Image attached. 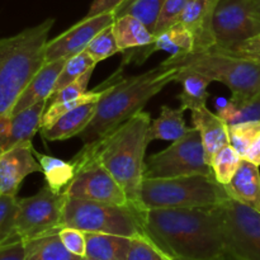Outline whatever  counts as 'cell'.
I'll list each match as a JSON object with an SVG mask.
<instances>
[{
  "label": "cell",
  "mask_w": 260,
  "mask_h": 260,
  "mask_svg": "<svg viewBox=\"0 0 260 260\" xmlns=\"http://www.w3.org/2000/svg\"><path fill=\"white\" fill-rule=\"evenodd\" d=\"M218 206L146 210L145 233L174 260L215 259L226 249Z\"/></svg>",
  "instance_id": "cell-1"
},
{
  "label": "cell",
  "mask_w": 260,
  "mask_h": 260,
  "mask_svg": "<svg viewBox=\"0 0 260 260\" xmlns=\"http://www.w3.org/2000/svg\"><path fill=\"white\" fill-rule=\"evenodd\" d=\"M150 124V114L141 111L102 139L84 145L80 150L103 165L121 185L129 203L140 211H146L141 203V187Z\"/></svg>",
  "instance_id": "cell-2"
},
{
  "label": "cell",
  "mask_w": 260,
  "mask_h": 260,
  "mask_svg": "<svg viewBox=\"0 0 260 260\" xmlns=\"http://www.w3.org/2000/svg\"><path fill=\"white\" fill-rule=\"evenodd\" d=\"M179 69L160 63L156 68L119 80L98 102L94 118L79 136L89 145L116 129L142 111L147 102L170 83H174Z\"/></svg>",
  "instance_id": "cell-3"
},
{
  "label": "cell",
  "mask_w": 260,
  "mask_h": 260,
  "mask_svg": "<svg viewBox=\"0 0 260 260\" xmlns=\"http://www.w3.org/2000/svg\"><path fill=\"white\" fill-rule=\"evenodd\" d=\"M55 19L0 40V123L12 116L20 94L45 65V47Z\"/></svg>",
  "instance_id": "cell-4"
},
{
  "label": "cell",
  "mask_w": 260,
  "mask_h": 260,
  "mask_svg": "<svg viewBox=\"0 0 260 260\" xmlns=\"http://www.w3.org/2000/svg\"><path fill=\"white\" fill-rule=\"evenodd\" d=\"M161 63L179 70H192L225 84L231 99L241 104L260 93V65L246 58L217 50L197 51L183 56H169Z\"/></svg>",
  "instance_id": "cell-5"
},
{
  "label": "cell",
  "mask_w": 260,
  "mask_h": 260,
  "mask_svg": "<svg viewBox=\"0 0 260 260\" xmlns=\"http://www.w3.org/2000/svg\"><path fill=\"white\" fill-rule=\"evenodd\" d=\"M229 198L225 187L211 175L144 179L141 187L145 210L216 207Z\"/></svg>",
  "instance_id": "cell-6"
},
{
  "label": "cell",
  "mask_w": 260,
  "mask_h": 260,
  "mask_svg": "<svg viewBox=\"0 0 260 260\" xmlns=\"http://www.w3.org/2000/svg\"><path fill=\"white\" fill-rule=\"evenodd\" d=\"M145 212L146 211H140L134 206L106 205L68 197L62 228H74L84 233L135 238L146 235L144 229Z\"/></svg>",
  "instance_id": "cell-7"
},
{
  "label": "cell",
  "mask_w": 260,
  "mask_h": 260,
  "mask_svg": "<svg viewBox=\"0 0 260 260\" xmlns=\"http://www.w3.org/2000/svg\"><path fill=\"white\" fill-rule=\"evenodd\" d=\"M197 174L213 177L210 164L206 160L200 131L196 127H190L184 136L172 142L169 147L149 156L145 165L144 179Z\"/></svg>",
  "instance_id": "cell-8"
},
{
  "label": "cell",
  "mask_w": 260,
  "mask_h": 260,
  "mask_svg": "<svg viewBox=\"0 0 260 260\" xmlns=\"http://www.w3.org/2000/svg\"><path fill=\"white\" fill-rule=\"evenodd\" d=\"M66 200V194L52 192L47 185L41 188L35 196L18 200L17 238L29 241L58 233L62 228Z\"/></svg>",
  "instance_id": "cell-9"
},
{
  "label": "cell",
  "mask_w": 260,
  "mask_h": 260,
  "mask_svg": "<svg viewBox=\"0 0 260 260\" xmlns=\"http://www.w3.org/2000/svg\"><path fill=\"white\" fill-rule=\"evenodd\" d=\"M73 160L76 164V174L66 189V197L106 205L132 206L121 185L96 160L83 151H79Z\"/></svg>",
  "instance_id": "cell-10"
},
{
  "label": "cell",
  "mask_w": 260,
  "mask_h": 260,
  "mask_svg": "<svg viewBox=\"0 0 260 260\" xmlns=\"http://www.w3.org/2000/svg\"><path fill=\"white\" fill-rule=\"evenodd\" d=\"M226 248L244 260H260V212L229 198L218 206Z\"/></svg>",
  "instance_id": "cell-11"
},
{
  "label": "cell",
  "mask_w": 260,
  "mask_h": 260,
  "mask_svg": "<svg viewBox=\"0 0 260 260\" xmlns=\"http://www.w3.org/2000/svg\"><path fill=\"white\" fill-rule=\"evenodd\" d=\"M213 33L215 50L230 48L260 33L255 0H220L213 15Z\"/></svg>",
  "instance_id": "cell-12"
},
{
  "label": "cell",
  "mask_w": 260,
  "mask_h": 260,
  "mask_svg": "<svg viewBox=\"0 0 260 260\" xmlns=\"http://www.w3.org/2000/svg\"><path fill=\"white\" fill-rule=\"evenodd\" d=\"M114 22V13H102L93 17H84L74 25L47 41L45 47V62L68 60L85 51L86 46L101 30Z\"/></svg>",
  "instance_id": "cell-13"
},
{
  "label": "cell",
  "mask_w": 260,
  "mask_h": 260,
  "mask_svg": "<svg viewBox=\"0 0 260 260\" xmlns=\"http://www.w3.org/2000/svg\"><path fill=\"white\" fill-rule=\"evenodd\" d=\"M42 173L32 144L0 152V194L17 196L23 180L33 173Z\"/></svg>",
  "instance_id": "cell-14"
},
{
  "label": "cell",
  "mask_w": 260,
  "mask_h": 260,
  "mask_svg": "<svg viewBox=\"0 0 260 260\" xmlns=\"http://www.w3.org/2000/svg\"><path fill=\"white\" fill-rule=\"evenodd\" d=\"M47 106L48 99L41 101L13 114L0 123V152L22 145L32 144V139L41 129Z\"/></svg>",
  "instance_id": "cell-15"
},
{
  "label": "cell",
  "mask_w": 260,
  "mask_h": 260,
  "mask_svg": "<svg viewBox=\"0 0 260 260\" xmlns=\"http://www.w3.org/2000/svg\"><path fill=\"white\" fill-rule=\"evenodd\" d=\"M220 0H189L178 23L188 28L194 36L197 51H207L215 47L213 15Z\"/></svg>",
  "instance_id": "cell-16"
},
{
  "label": "cell",
  "mask_w": 260,
  "mask_h": 260,
  "mask_svg": "<svg viewBox=\"0 0 260 260\" xmlns=\"http://www.w3.org/2000/svg\"><path fill=\"white\" fill-rule=\"evenodd\" d=\"M66 60L51 61V62H45V65L38 70V73L33 76L30 83L28 84L27 88L24 89L20 96L18 98L14 108L12 111L13 114L33 106L41 101L50 99V96L55 93L56 81H57L58 75L65 65Z\"/></svg>",
  "instance_id": "cell-17"
},
{
  "label": "cell",
  "mask_w": 260,
  "mask_h": 260,
  "mask_svg": "<svg viewBox=\"0 0 260 260\" xmlns=\"http://www.w3.org/2000/svg\"><path fill=\"white\" fill-rule=\"evenodd\" d=\"M192 122L193 127L200 131L205 147L206 160L210 164L216 152L230 145L228 124L217 114L212 113L207 106L192 112Z\"/></svg>",
  "instance_id": "cell-18"
},
{
  "label": "cell",
  "mask_w": 260,
  "mask_h": 260,
  "mask_svg": "<svg viewBox=\"0 0 260 260\" xmlns=\"http://www.w3.org/2000/svg\"><path fill=\"white\" fill-rule=\"evenodd\" d=\"M223 187L229 197L260 212V172L258 165L243 159L231 182Z\"/></svg>",
  "instance_id": "cell-19"
},
{
  "label": "cell",
  "mask_w": 260,
  "mask_h": 260,
  "mask_svg": "<svg viewBox=\"0 0 260 260\" xmlns=\"http://www.w3.org/2000/svg\"><path fill=\"white\" fill-rule=\"evenodd\" d=\"M98 107L96 103L85 104L74 111L68 112L47 128L41 129V136L46 141H65L71 137L79 136L94 118Z\"/></svg>",
  "instance_id": "cell-20"
},
{
  "label": "cell",
  "mask_w": 260,
  "mask_h": 260,
  "mask_svg": "<svg viewBox=\"0 0 260 260\" xmlns=\"http://www.w3.org/2000/svg\"><path fill=\"white\" fill-rule=\"evenodd\" d=\"M112 28L122 53L141 50L151 45L154 41V33L134 15H121L114 18Z\"/></svg>",
  "instance_id": "cell-21"
},
{
  "label": "cell",
  "mask_w": 260,
  "mask_h": 260,
  "mask_svg": "<svg viewBox=\"0 0 260 260\" xmlns=\"http://www.w3.org/2000/svg\"><path fill=\"white\" fill-rule=\"evenodd\" d=\"M85 258L93 260H127L132 238L98 233H85Z\"/></svg>",
  "instance_id": "cell-22"
},
{
  "label": "cell",
  "mask_w": 260,
  "mask_h": 260,
  "mask_svg": "<svg viewBox=\"0 0 260 260\" xmlns=\"http://www.w3.org/2000/svg\"><path fill=\"white\" fill-rule=\"evenodd\" d=\"M174 83L182 84L183 90L178 94L177 99L180 102V107L185 111L189 109L193 112L206 107L210 96L208 85L212 83L210 78L192 70H179Z\"/></svg>",
  "instance_id": "cell-23"
},
{
  "label": "cell",
  "mask_w": 260,
  "mask_h": 260,
  "mask_svg": "<svg viewBox=\"0 0 260 260\" xmlns=\"http://www.w3.org/2000/svg\"><path fill=\"white\" fill-rule=\"evenodd\" d=\"M183 107L172 108L169 106H162L160 108V114L156 119L151 122L147 132L149 144L154 140H164V141L174 142L184 136L190 127L185 124Z\"/></svg>",
  "instance_id": "cell-24"
},
{
  "label": "cell",
  "mask_w": 260,
  "mask_h": 260,
  "mask_svg": "<svg viewBox=\"0 0 260 260\" xmlns=\"http://www.w3.org/2000/svg\"><path fill=\"white\" fill-rule=\"evenodd\" d=\"M35 155L41 164V168H42L46 185L52 192L58 193V194H65L66 189L76 174L75 161L74 160L66 161V160L58 159V157L51 156V155L40 154L36 150Z\"/></svg>",
  "instance_id": "cell-25"
},
{
  "label": "cell",
  "mask_w": 260,
  "mask_h": 260,
  "mask_svg": "<svg viewBox=\"0 0 260 260\" xmlns=\"http://www.w3.org/2000/svg\"><path fill=\"white\" fill-rule=\"evenodd\" d=\"M25 260H81L63 246L58 233L24 241Z\"/></svg>",
  "instance_id": "cell-26"
},
{
  "label": "cell",
  "mask_w": 260,
  "mask_h": 260,
  "mask_svg": "<svg viewBox=\"0 0 260 260\" xmlns=\"http://www.w3.org/2000/svg\"><path fill=\"white\" fill-rule=\"evenodd\" d=\"M165 0H128L114 12V18L121 15H134L154 33Z\"/></svg>",
  "instance_id": "cell-27"
},
{
  "label": "cell",
  "mask_w": 260,
  "mask_h": 260,
  "mask_svg": "<svg viewBox=\"0 0 260 260\" xmlns=\"http://www.w3.org/2000/svg\"><path fill=\"white\" fill-rule=\"evenodd\" d=\"M241 160H243L241 155L231 145H228L216 152L210 161L211 170L216 182L220 183L221 185H228L235 175Z\"/></svg>",
  "instance_id": "cell-28"
},
{
  "label": "cell",
  "mask_w": 260,
  "mask_h": 260,
  "mask_svg": "<svg viewBox=\"0 0 260 260\" xmlns=\"http://www.w3.org/2000/svg\"><path fill=\"white\" fill-rule=\"evenodd\" d=\"M217 116L228 126L245 121H260V93L241 104H236L230 98L225 107L217 109Z\"/></svg>",
  "instance_id": "cell-29"
},
{
  "label": "cell",
  "mask_w": 260,
  "mask_h": 260,
  "mask_svg": "<svg viewBox=\"0 0 260 260\" xmlns=\"http://www.w3.org/2000/svg\"><path fill=\"white\" fill-rule=\"evenodd\" d=\"M17 212V196L0 194V245L19 240L15 234Z\"/></svg>",
  "instance_id": "cell-30"
},
{
  "label": "cell",
  "mask_w": 260,
  "mask_h": 260,
  "mask_svg": "<svg viewBox=\"0 0 260 260\" xmlns=\"http://www.w3.org/2000/svg\"><path fill=\"white\" fill-rule=\"evenodd\" d=\"M95 66L96 62L91 58V56L89 55L86 51H83V52L68 58L65 65H63L62 70H61L60 75H58L57 81H56L55 93L61 90V89H62L63 86L68 85V84L73 83L74 80L80 78V76L84 75L86 71L95 68Z\"/></svg>",
  "instance_id": "cell-31"
},
{
  "label": "cell",
  "mask_w": 260,
  "mask_h": 260,
  "mask_svg": "<svg viewBox=\"0 0 260 260\" xmlns=\"http://www.w3.org/2000/svg\"><path fill=\"white\" fill-rule=\"evenodd\" d=\"M228 129L230 145L241 155V157H244L254 140L260 135V121H245L229 124Z\"/></svg>",
  "instance_id": "cell-32"
},
{
  "label": "cell",
  "mask_w": 260,
  "mask_h": 260,
  "mask_svg": "<svg viewBox=\"0 0 260 260\" xmlns=\"http://www.w3.org/2000/svg\"><path fill=\"white\" fill-rule=\"evenodd\" d=\"M112 24H113V23H112ZM112 24L108 25L107 28H104L103 30H101V32L90 41V43H89L85 48L86 52L91 56V58H93L96 63L101 62V61L107 60V58L116 55V53L121 52L118 45H117L116 37H114Z\"/></svg>",
  "instance_id": "cell-33"
},
{
  "label": "cell",
  "mask_w": 260,
  "mask_h": 260,
  "mask_svg": "<svg viewBox=\"0 0 260 260\" xmlns=\"http://www.w3.org/2000/svg\"><path fill=\"white\" fill-rule=\"evenodd\" d=\"M169 255L156 245L147 235H139L131 239L127 260H170Z\"/></svg>",
  "instance_id": "cell-34"
},
{
  "label": "cell",
  "mask_w": 260,
  "mask_h": 260,
  "mask_svg": "<svg viewBox=\"0 0 260 260\" xmlns=\"http://www.w3.org/2000/svg\"><path fill=\"white\" fill-rule=\"evenodd\" d=\"M188 3H189V0H165L159 18H157L156 25H155L154 37L161 33L162 30L167 29V28L178 23Z\"/></svg>",
  "instance_id": "cell-35"
},
{
  "label": "cell",
  "mask_w": 260,
  "mask_h": 260,
  "mask_svg": "<svg viewBox=\"0 0 260 260\" xmlns=\"http://www.w3.org/2000/svg\"><path fill=\"white\" fill-rule=\"evenodd\" d=\"M94 69H90V70L86 71L84 75H81L80 78H78L76 80H74L73 83L68 84L66 86H63L61 90L56 91L48 99V104L51 103H60V102H66L70 101V99L78 98V96L83 95L84 93H86V89H88L89 81H90L91 75H93Z\"/></svg>",
  "instance_id": "cell-36"
},
{
  "label": "cell",
  "mask_w": 260,
  "mask_h": 260,
  "mask_svg": "<svg viewBox=\"0 0 260 260\" xmlns=\"http://www.w3.org/2000/svg\"><path fill=\"white\" fill-rule=\"evenodd\" d=\"M58 236L62 241L63 246L74 255L85 258L86 254V238L85 233L74 228H61L58 230Z\"/></svg>",
  "instance_id": "cell-37"
},
{
  "label": "cell",
  "mask_w": 260,
  "mask_h": 260,
  "mask_svg": "<svg viewBox=\"0 0 260 260\" xmlns=\"http://www.w3.org/2000/svg\"><path fill=\"white\" fill-rule=\"evenodd\" d=\"M212 50H215V48H212ZM217 51L238 56L241 58H246V60H250L260 65V33L248 38V40L241 41L240 43L233 46V47Z\"/></svg>",
  "instance_id": "cell-38"
},
{
  "label": "cell",
  "mask_w": 260,
  "mask_h": 260,
  "mask_svg": "<svg viewBox=\"0 0 260 260\" xmlns=\"http://www.w3.org/2000/svg\"><path fill=\"white\" fill-rule=\"evenodd\" d=\"M0 260H25L24 241L15 240L0 245Z\"/></svg>",
  "instance_id": "cell-39"
},
{
  "label": "cell",
  "mask_w": 260,
  "mask_h": 260,
  "mask_svg": "<svg viewBox=\"0 0 260 260\" xmlns=\"http://www.w3.org/2000/svg\"><path fill=\"white\" fill-rule=\"evenodd\" d=\"M128 0H94L91 3L86 17L102 14V13H114Z\"/></svg>",
  "instance_id": "cell-40"
},
{
  "label": "cell",
  "mask_w": 260,
  "mask_h": 260,
  "mask_svg": "<svg viewBox=\"0 0 260 260\" xmlns=\"http://www.w3.org/2000/svg\"><path fill=\"white\" fill-rule=\"evenodd\" d=\"M243 159L248 160V161L260 167V135L254 140L253 144L250 145V147L248 149V151H246L245 156Z\"/></svg>",
  "instance_id": "cell-41"
},
{
  "label": "cell",
  "mask_w": 260,
  "mask_h": 260,
  "mask_svg": "<svg viewBox=\"0 0 260 260\" xmlns=\"http://www.w3.org/2000/svg\"><path fill=\"white\" fill-rule=\"evenodd\" d=\"M211 260H244V259H241L240 256H238L235 253H233V251L229 250V249L226 248L225 250L220 254V255L216 256L215 259H211Z\"/></svg>",
  "instance_id": "cell-42"
},
{
  "label": "cell",
  "mask_w": 260,
  "mask_h": 260,
  "mask_svg": "<svg viewBox=\"0 0 260 260\" xmlns=\"http://www.w3.org/2000/svg\"><path fill=\"white\" fill-rule=\"evenodd\" d=\"M255 13L260 22V0H255Z\"/></svg>",
  "instance_id": "cell-43"
},
{
  "label": "cell",
  "mask_w": 260,
  "mask_h": 260,
  "mask_svg": "<svg viewBox=\"0 0 260 260\" xmlns=\"http://www.w3.org/2000/svg\"><path fill=\"white\" fill-rule=\"evenodd\" d=\"M81 260H93V259H88V258H83Z\"/></svg>",
  "instance_id": "cell-44"
},
{
  "label": "cell",
  "mask_w": 260,
  "mask_h": 260,
  "mask_svg": "<svg viewBox=\"0 0 260 260\" xmlns=\"http://www.w3.org/2000/svg\"><path fill=\"white\" fill-rule=\"evenodd\" d=\"M170 260H174V259H170Z\"/></svg>",
  "instance_id": "cell-45"
}]
</instances>
